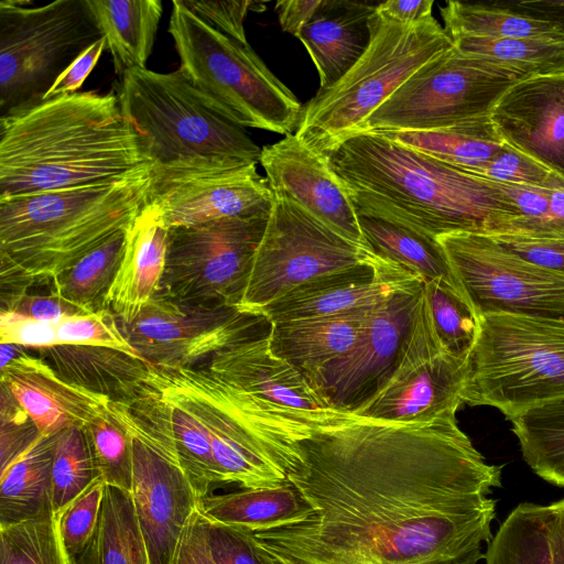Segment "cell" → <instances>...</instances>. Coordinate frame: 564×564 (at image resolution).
<instances>
[{
    "mask_svg": "<svg viewBox=\"0 0 564 564\" xmlns=\"http://www.w3.org/2000/svg\"><path fill=\"white\" fill-rule=\"evenodd\" d=\"M288 481L304 516L250 532L263 564H479L494 535L501 467L456 416H356L300 444Z\"/></svg>",
    "mask_w": 564,
    "mask_h": 564,
    "instance_id": "6da1fadb",
    "label": "cell"
},
{
    "mask_svg": "<svg viewBox=\"0 0 564 564\" xmlns=\"http://www.w3.org/2000/svg\"><path fill=\"white\" fill-rule=\"evenodd\" d=\"M327 158L356 210L394 220L433 239L456 232L505 234L520 217L495 181L382 133L351 135Z\"/></svg>",
    "mask_w": 564,
    "mask_h": 564,
    "instance_id": "7a4b0ae2",
    "label": "cell"
},
{
    "mask_svg": "<svg viewBox=\"0 0 564 564\" xmlns=\"http://www.w3.org/2000/svg\"><path fill=\"white\" fill-rule=\"evenodd\" d=\"M152 166L113 91H77L0 117V197L111 182Z\"/></svg>",
    "mask_w": 564,
    "mask_h": 564,
    "instance_id": "3957f363",
    "label": "cell"
},
{
    "mask_svg": "<svg viewBox=\"0 0 564 564\" xmlns=\"http://www.w3.org/2000/svg\"><path fill=\"white\" fill-rule=\"evenodd\" d=\"M147 382L205 427L223 484L276 487L301 459L300 444L328 427L265 403L207 368L151 366Z\"/></svg>",
    "mask_w": 564,
    "mask_h": 564,
    "instance_id": "277c9868",
    "label": "cell"
},
{
    "mask_svg": "<svg viewBox=\"0 0 564 564\" xmlns=\"http://www.w3.org/2000/svg\"><path fill=\"white\" fill-rule=\"evenodd\" d=\"M153 166L120 180L0 197V260L51 282L149 200Z\"/></svg>",
    "mask_w": 564,
    "mask_h": 564,
    "instance_id": "5b68a950",
    "label": "cell"
},
{
    "mask_svg": "<svg viewBox=\"0 0 564 564\" xmlns=\"http://www.w3.org/2000/svg\"><path fill=\"white\" fill-rule=\"evenodd\" d=\"M118 97L153 167L257 165L261 149L181 68H132Z\"/></svg>",
    "mask_w": 564,
    "mask_h": 564,
    "instance_id": "8992f818",
    "label": "cell"
},
{
    "mask_svg": "<svg viewBox=\"0 0 564 564\" xmlns=\"http://www.w3.org/2000/svg\"><path fill=\"white\" fill-rule=\"evenodd\" d=\"M453 46L433 17L404 24L379 12L371 19V40L357 63L334 85L318 89L304 106L295 135L316 153L328 154L408 78Z\"/></svg>",
    "mask_w": 564,
    "mask_h": 564,
    "instance_id": "52a82bcc",
    "label": "cell"
},
{
    "mask_svg": "<svg viewBox=\"0 0 564 564\" xmlns=\"http://www.w3.org/2000/svg\"><path fill=\"white\" fill-rule=\"evenodd\" d=\"M169 33L184 74L237 124L288 135L303 106L249 43L225 35L172 1Z\"/></svg>",
    "mask_w": 564,
    "mask_h": 564,
    "instance_id": "ba28073f",
    "label": "cell"
},
{
    "mask_svg": "<svg viewBox=\"0 0 564 564\" xmlns=\"http://www.w3.org/2000/svg\"><path fill=\"white\" fill-rule=\"evenodd\" d=\"M564 398V319L498 314L478 317L468 356L465 403L508 420Z\"/></svg>",
    "mask_w": 564,
    "mask_h": 564,
    "instance_id": "9c48e42d",
    "label": "cell"
},
{
    "mask_svg": "<svg viewBox=\"0 0 564 564\" xmlns=\"http://www.w3.org/2000/svg\"><path fill=\"white\" fill-rule=\"evenodd\" d=\"M101 32L86 0L0 2V117L41 102Z\"/></svg>",
    "mask_w": 564,
    "mask_h": 564,
    "instance_id": "30bf717a",
    "label": "cell"
},
{
    "mask_svg": "<svg viewBox=\"0 0 564 564\" xmlns=\"http://www.w3.org/2000/svg\"><path fill=\"white\" fill-rule=\"evenodd\" d=\"M380 259L296 202L273 193L264 232L232 306L258 316L267 305L304 283L344 269L376 264Z\"/></svg>",
    "mask_w": 564,
    "mask_h": 564,
    "instance_id": "8fae6325",
    "label": "cell"
},
{
    "mask_svg": "<svg viewBox=\"0 0 564 564\" xmlns=\"http://www.w3.org/2000/svg\"><path fill=\"white\" fill-rule=\"evenodd\" d=\"M524 78L453 45L408 78L358 133L433 131L487 117L505 93Z\"/></svg>",
    "mask_w": 564,
    "mask_h": 564,
    "instance_id": "7c38bea8",
    "label": "cell"
},
{
    "mask_svg": "<svg viewBox=\"0 0 564 564\" xmlns=\"http://www.w3.org/2000/svg\"><path fill=\"white\" fill-rule=\"evenodd\" d=\"M468 356L440 340L422 288L410 329L382 386L350 413L391 422H431L456 416L465 404Z\"/></svg>",
    "mask_w": 564,
    "mask_h": 564,
    "instance_id": "4fadbf2b",
    "label": "cell"
},
{
    "mask_svg": "<svg viewBox=\"0 0 564 564\" xmlns=\"http://www.w3.org/2000/svg\"><path fill=\"white\" fill-rule=\"evenodd\" d=\"M459 291L476 315L564 319V275L536 265L491 236L456 232L436 238Z\"/></svg>",
    "mask_w": 564,
    "mask_h": 564,
    "instance_id": "5bb4252c",
    "label": "cell"
},
{
    "mask_svg": "<svg viewBox=\"0 0 564 564\" xmlns=\"http://www.w3.org/2000/svg\"><path fill=\"white\" fill-rule=\"evenodd\" d=\"M269 215L227 217L171 228L159 293L178 302L232 306Z\"/></svg>",
    "mask_w": 564,
    "mask_h": 564,
    "instance_id": "9a60e30c",
    "label": "cell"
},
{
    "mask_svg": "<svg viewBox=\"0 0 564 564\" xmlns=\"http://www.w3.org/2000/svg\"><path fill=\"white\" fill-rule=\"evenodd\" d=\"M261 318L227 304H192L158 293L134 322L119 324L148 362L182 369L194 368L203 359L251 337L250 330Z\"/></svg>",
    "mask_w": 564,
    "mask_h": 564,
    "instance_id": "2e32d148",
    "label": "cell"
},
{
    "mask_svg": "<svg viewBox=\"0 0 564 564\" xmlns=\"http://www.w3.org/2000/svg\"><path fill=\"white\" fill-rule=\"evenodd\" d=\"M149 200L171 229L269 214L273 192L254 164L167 166L153 167Z\"/></svg>",
    "mask_w": 564,
    "mask_h": 564,
    "instance_id": "e0dca14e",
    "label": "cell"
},
{
    "mask_svg": "<svg viewBox=\"0 0 564 564\" xmlns=\"http://www.w3.org/2000/svg\"><path fill=\"white\" fill-rule=\"evenodd\" d=\"M133 443L131 498L150 564H173L199 497L180 464L158 449L133 423L126 405L109 403Z\"/></svg>",
    "mask_w": 564,
    "mask_h": 564,
    "instance_id": "ac0fdd59",
    "label": "cell"
},
{
    "mask_svg": "<svg viewBox=\"0 0 564 564\" xmlns=\"http://www.w3.org/2000/svg\"><path fill=\"white\" fill-rule=\"evenodd\" d=\"M422 288L397 293L373 306L352 348L306 376L334 409L354 411L386 381L410 329Z\"/></svg>",
    "mask_w": 564,
    "mask_h": 564,
    "instance_id": "d6986e66",
    "label": "cell"
},
{
    "mask_svg": "<svg viewBox=\"0 0 564 564\" xmlns=\"http://www.w3.org/2000/svg\"><path fill=\"white\" fill-rule=\"evenodd\" d=\"M214 376L279 409L325 426L356 417L334 409L295 366L275 356L267 335L239 340L209 358Z\"/></svg>",
    "mask_w": 564,
    "mask_h": 564,
    "instance_id": "ffe728a7",
    "label": "cell"
},
{
    "mask_svg": "<svg viewBox=\"0 0 564 564\" xmlns=\"http://www.w3.org/2000/svg\"><path fill=\"white\" fill-rule=\"evenodd\" d=\"M260 164L273 193L296 202L348 240L370 248L361 232L357 210L327 156L291 133L261 148Z\"/></svg>",
    "mask_w": 564,
    "mask_h": 564,
    "instance_id": "44dd1931",
    "label": "cell"
},
{
    "mask_svg": "<svg viewBox=\"0 0 564 564\" xmlns=\"http://www.w3.org/2000/svg\"><path fill=\"white\" fill-rule=\"evenodd\" d=\"M413 272L383 257L304 283L262 308L269 324L373 307L397 293L423 285Z\"/></svg>",
    "mask_w": 564,
    "mask_h": 564,
    "instance_id": "7402d4cb",
    "label": "cell"
},
{
    "mask_svg": "<svg viewBox=\"0 0 564 564\" xmlns=\"http://www.w3.org/2000/svg\"><path fill=\"white\" fill-rule=\"evenodd\" d=\"M490 118L506 144L564 180V73L519 80Z\"/></svg>",
    "mask_w": 564,
    "mask_h": 564,
    "instance_id": "603a6c76",
    "label": "cell"
},
{
    "mask_svg": "<svg viewBox=\"0 0 564 564\" xmlns=\"http://www.w3.org/2000/svg\"><path fill=\"white\" fill-rule=\"evenodd\" d=\"M4 384L40 434L85 426L110 400L62 379L42 358L28 352L0 369Z\"/></svg>",
    "mask_w": 564,
    "mask_h": 564,
    "instance_id": "cb8c5ba5",
    "label": "cell"
},
{
    "mask_svg": "<svg viewBox=\"0 0 564 564\" xmlns=\"http://www.w3.org/2000/svg\"><path fill=\"white\" fill-rule=\"evenodd\" d=\"M170 229L159 207L148 200L133 219L119 270L107 295V307L120 324H131L160 292Z\"/></svg>",
    "mask_w": 564,
    "mask_h": 564,
    "instance_id": "d4e9b609",
    "label": "cell"
},
{
    "mask_svg": "<svg viewBox=\"0 0 564 564\" xmlns=\"http://www.w3.org/2000/svg\"><path fill=\"white\" fill-rule=\"evenodd\" d=\"M379 3L322 0L299 40L319 77V89L339 80L364 55L371 40V19Z\"/></svg>",
    "mask_w": 564,
    "mask_h": 564,
    "instance_id": "484cf974",
    "label": "cell"
},
{
    "mask_svg": "<svg viewBox=\"0 0 564 564\" xmlns=\"http://www.w3.org/2000/svg\"><path fill=\"white\" fill-rule=\"evenodd\" d=\"M34 350L65 381L119 403L143 393L152 366L109 347L58 344Z\"/></svg>",
    "mask_w": 564,
    "mask_h": 564,
    "instance_id": "4316f807",
    "label": "cell"
},
{
    "mask_svg": "<svg viewBox=\"0 0 564 564\" xmlns=\"http://www.w3.org/2000/svg\"><path fill=\"white\" fill-rule=\"evenodd\" d=\"M371 308L271 323L270 348L307 376L352 348Z\"/></svg>",
    "mask_w": 564,
    "mask_h": 564,
    "instance_id": "83f0119b",
    "label": "cell"
},
{
    "mask_svg": "<svg viewBox=\"0 0 564 564\" xmlns=\"http://www.w3.org/2000/svg\"><path fill=\"white\" fill-rule=\"evenodd\" d=\"M117 74L147 68L162 17L161 0H86Z\"/></svg>",
    "mask_w": 564,
    "mask_h": 564,
    "instance_id": "f1b7e54d",
    "label": "cell"
},
{
    "mask_svg": "<svg viewBox=\"0 0 564 564\" xmlns=\"http://www.w3.org/2000/svg\"><path fill=\"white\" fill-rule=\"evenodd\" d=\"M55 438L56 434L40 435L0 473V525L20 523L54 512L52 466Z\"/></svg>",
    "mask_w": 564,
    "mask_h": 564,
    "instance_id": "f546056e",
    "label": "cell"
},
{
    "mask_svg": "<svg viewBox=\"0 0 564 564\" xmlns=\"http://www.w3.org/2000/svg\"><path fill=\"white\" fill-rule=\"evenodd\" d=\"M198 510L212 523L257 532L300 518L310 506L288 481L276 487L209 494L199 499Z\"/></svg>",
    "mask_w": 564,
    "mask_h": 564,
    "instance_id": "4dcf8cb0",
    "label": "cell"
},
{
    "mask_svg": "<svg viewBox=\"0 0 564 564\" xmlns=\"http://www.w3.org/2000/svg\"><path fill=\"white\" fill-rule=\"evenodd\" d=\"M357 215L364 238L377 254L413 272L423 282H438L459 291L436 239L378 215L360 210Z\"/></svg>",
    "mask_w": 564,
    "mask_h": 564,
    "instance_id": "1f68e13d",
    "label": "cell"
},
{
    "mask_svg": "<svg viewBox=\"0 0 564 564\" xmlns=\"http://www.w3.org/2000/svg\"><path fill=\"white\" fill-rule=\"evenodd\" d=\"M73 564H150L129 492L106 486L95 532Z\"/></svg>",
    "mask_w": 564,
    "mask_h": 564,
    "instance_id": "d6a6232c",
    "label": "cell"
},
{
    "mask_svg": "<svg viewBox=\"0 0 564 564\" xmlns=\"http://www.w3.org/2000/svg\"><path fill=\"white\" fill-rule=\"evenodd\" d=\"M382 134L466 172L489 161L505 144L490 116L440 130Z\"/></svg>",
    "mask_w": 564,
    "mask_h": 564,
    "instance_id": "836d02e7",
    "label": "cell"
},
{
    "mask_svg": "<svg viewBox=\"0 0 564 564\" xmlns=\"http://www.w3.org/2000/svg\"><path fill=\"white\" fill-rule=\"evenodd\" d=\"M440 12L443 28L452 41L460 37H528L564 42V33L557 26L516 13L498 1H447Z\"/></svg>",
    "mask_w": 564,
    "mask_h": 564,
    "instance_id": "e575fe53",
    "label": "cell"
},
{
    "mask_svg": "<svg viewBox=\"0 0 564 564\" xmlns=\"http://www.w3.org/2000/svg\"><path fill=\"white\" fill-rule=\"evenodd\" d=\"M552 514V505H518L488 544L485 564H555Z\"/></svg>",
    "mask_w": 564,
    "mask_h": 564,
    "instance_id": "d590c367",
    "label": "cell"
},
{
    "mask_svg": "<svg viewBox=\"0 0 564 564\" xmlns=\"http://www.w3.org/2000/svg\"><path fill=\"white\" fill-rule=\"evenodd\" d=\"M510 421L527 465L543 480L564 488V398L528 409Z\"/></svg>",
    "mask_w": 564,
    "mask_h": 564,
    "instance_id": "8d00e7d4",
    "label": "cell"
},
{
    "mask_svg": "<svg viewBox=\"0 0 564 564\" xmlns=\"http://www.w3.org/2000/svg\"><path fill=\"white\" fill-rule=\"evenodd\" d=\"M130 226L61 272L52 281L53 292L87 313L108 308L107 295L123 258Z\"/></svg>",
    "mask_w": 564,
    "mask_h": 564,
    "instance_id": "74e56055",
    "label": "cell"
},
{
    "mask_svg": "<svg viewBox=\"0 0 564 564\" xmlns=\"http://www.w3.org/2000/svg\"><path fill=\"white\" fill-rule=\"evenodd\" d=\"M460 52L487 58L524 77L564 73V42L528 37L453 40Z\"/></svg>",
    "mask_w": 564,
    "mask_h": 564,
    "instance_id": "f35d334b",
    "label": "cell"
},
{
    "mask_svg": "<svg viewBox=\"0 0 564 564\" xmlns=\"http://www.w3.org/2000/svg\"><path fill=\"white\" fill-rule=\"evenodd\" d=\"M154 391L172 433L180 464L200 499L210 494L215 484H223L207 431L187 409Z\"/></svg>",
    "mask_w": 564,
    "mask_h": 564,
    "instance_id": "ab89813d",
    "label": "cell"
},
{
    "mask_svg": "<svg viewBox=\"0 0 564 564\" xmlns=\"http://www.w3.org/2000/svg\"><path fill=\"white\" fill-rule=\"evenodd\" d=\"M0 564H73L58 516L0 525Z\"/></svg>",
    "mask_w": 564,
    "mask_h": 564,
    "instance_id": "60d3db41",
    "label": "cell"
},
{
    "mask_svg": "<svg viewBox=\"0 0 564 564\" xmlns=\"http://www.w3.org/2000/svg\"><path fill=\"white\" fill-rule=\"evenodd\" d=\"M99 477L84 426L67 427L57 433L52 466L54 512L59 516Z\"/></svg>",
    "mask_w": 564,
    "mask_h": 564,
    "instance_id": "b9f144b4",
    "label": "cell"
},
{
    "mask_svg": "<svg viewBox=\"0 0 564 564\" xmlns=\"http://www.w3.org/2000/svg\"><path fill=\"white\" fill-rule=\"evenodd\" d=\"M93 459L107 486L131 494L133 443L128 430L113 416L109 405L84 426Z\"/></svg>",
    "mask_w": 564,
    "mask_h": 564,
    "instance_id": "7bdbcfd3",
    "label": "cell"
},
{
    "mask_svg": "<svg viewBox=\"0 0 564 564\" xmlns=\"http://www.w3.org/2000/svg\"><path fill=\"white\" fill-rule=\"evenodd\" d=\"M435 332L451 352L467 356L478 332V316L464 295L438 282H424Z\"/></svg>",
    "mask_w": 564,
    "mask_h": 564,
    "instance_id": "ee69618b",
    "label": "cell"
},
{
    "mask_svg": "<svg viewBox=\"0 0 564 564\" xmlns=\"http://www.w3.org/2000/svg\"><path fill=\"white\" fill-rule=\"evenodd\" d=\"M56 329L58 344L109 347L141 357L110 308L66 317L56 325Z\"/></svg>",
    "mask_w": 564,
    "mask_h": 564,
    "instance_id": "f6af8a7d",
    "label": "cell"
},
{
    "mask_svg": "<svg viewBox=\"0 0 564 564\" xmlns=\"http://www.w3.org/2000/svg\"><path fill=\"white\" fill-rule=\"evenodd\" d=\"M468 173L499 183L547 189L564 184L562 177L506 143L489 161Z\"/></svg>",
    "mask_w": 564,
    "mask_h": 564,
    "instance_id": "bcb514c9",
    "label": "cell"
},
{
    "mask_svg": "<svg viewBox=\"0 0 564 564\" xmlns=\"http://www.w3.org/2000/svg\"><path fill=\"white\" fill-rule=\"evenodd\" d=\"M106 486L101 477L97 478L58 516L62 539L70 557L85 547L95 532Z\"/></svg>",
    "mask_w": 564,
    "mask_h": 564,
    "instance_id": "7dc6e473",
    "label": "cell"
},
{
    "mask_svg": "<svg viewBox=\"0 0 564 564\" xmlns=\"http://www.w3.org/2000/svg\"><path fill=\"white\" fill-rule=\"evenodd\" d=\"M0 420V473H2L21 456L41 434L10 390L2 383Z\"/></svg>",
    "mask_w": 564,
    "mask_h": 564,
    "instance_id": "c3c4849f",
    "label": "cell"
},
{
    "mask_svg": "<svg viewBox=\"0 0 564 564\" xmlns=\"http://www.w3.org/2000/svg\"><path fill=\"white\" fill-rule=\"evenodd\" d=\"M183 4L225 35L248 43L245 20L249 11L263 10L264 6L254 1H209L182 0Z\"/></svg>",
    "mask_w": 564,
    "mask_h": 564,
    "instance_id": "681fc988",
    "label": "cell"
},
{
    "mask_svg": "<svg viewBox=\"0 0 564 564\" xmlns=\"http://www.w3.org/2000/svg\"><path fill=\"white\" fill-rule=\"evenodd\" d=\"M505 248L546 270L564 275V238L489 235Z\"/></svg>",
    "mask_w": 564,
    "mask_h": 564,
    "instance_id": "f907efd6",
    "label": "cell"
},
{
    "mask_svg": "<svg viewBox=\"0 0 564 564\" xmlns=\"http://www.w3.org/2000/svg\"><path fill=\"white\" fill-rule=\"evenodd\" d=\"M0 344H15L32 349L58 345L56 324L1 311Z\"/></svg>",
    "mask_w": 564,
    "mask_h": 564,
    "instance_id": "816d5d0a",
    "label": "cell"
},
{
    "mask_svg": "<svg viewBox=\"0 0 564 564\" xmlns=\"http://www.w3.org/2000/svg\"><path fill=\"white\" fill-rule=\"evenodd\" d=\"M208 535L212 553L219 564H263L249 531L208 521Z\"/></svg>",
    "mask_w": 564,
    "mask_h": 564,
    "instance_id": "f5cc1de1",
    "label": "cell"
},
{
    "mask_svg": "<svg viewBox=\"0 0 564 564\" xmlns=\"http://www.w3.org/2000/svg\"><path fill=\"white\" fill-rule=\"evenodd\" d=\"M173 564H219L210 550L208 521L198 508L185 527Z\"/></svg>",
    "mask_w": 564,
    "mask_h": 564,
    "instance_id": "db71d44e",
    "label": "cell"
},
{
    "mask_svg": "<svg viewBox=\"0 0 564 564\" xmlns=\"http://www.w3.org/2000/svg\"><path fill=\"white\" fill-rule=\"evenodd\" d=\"M9 311L56 325L66 317L87 314L53 291L47 295L26 294Z\"/></svg>",
    "mask_w": 564,
    "mask_h": 564,
    "instance_id": "11a10c76",
    "label": "cell"
},
{
    "mask_svg": "<svg viewBox=\"0 0 564 564\" xmlns=\"http://www.w3.org/2000/svg\"><path fill=\"white\" fill-rule=\"evenodd\" d=\"M106 41L99 39L85 52H83L55 80L43 100L55 98L63 95H69L79 91L84 82L98 63L104 50Z\"/></svg>",
    "mask_w": 564,
    "mask_h": 564,
    "instance_id": "9f6ffc18",
    "label": "cell"
},
{
    "mask_svg": "<svg viewBox=\"0 0 564 564\" xmlns=\"http://www.w3.org/2000/svg\"><path fill=\"white\" fill-rule=\"evenodd\" d=\"M498 3L524 17L549 22L564 33V0H499Z\"/></svg>",
    "mask_w": 564,
    "mask_h": 564,
    "instance_id": "6f0895ef",
    "label": "cell"
},
{
    "mask_svg": "<svg viewBox=\"0 0 564 564\" xmlns=\"http://www.w3.org/2000/svg\"><path fill=\"white\" fill-rule=\"evenodd\" d=\"M322 0H285L275 3L283 31L299 39L303 28L314 18Z\"/></svg>",
    "mask_w": 564,
    "mask_h": 564,
    "instance_id": "680465c9",
    "label": "cell"
},
{
    "mask_svg": "<svg viewBox=\"0 0 564 564\" xmlns=\"http://www.w3.org/2000/svg\"><path fill=\"white\" fill-rule=\"evenodd\" d=\"M36 282L21 269L6 260H0V302L1 311L11 310Z\"/></svg>",
    "mask_w": 564,
    "mask_h": 564,
    "instance_id": "91938a15",
    "label": "cell"
},
{
    "mask_svg": "<svg viewBox=\"0 0 564 564\" xmlns=\"http://www.w3.org/2000/svg\"><path fill=\"white\" fill-rule=\"evenodd\" d=\"M433 0H389L380 2L377 12L404 24L421 22L432 15Z\"/></svg>",
    "mask_w": 564,
    "mask_h": 564,
    "instance_id": "94428289",
    "label": "cell"
},
{
    "mask_svg": "<svg viewBox=\"0 0 564 564\" xmlns=\"http://www.w3.org/2000/svg\"><path fill=\"white\" fill-rule=\"evenodd\" d=\"M549 216L535 238H564V184L549 189Z\"/></svg>",
    "mask_w": 564,
    "mask_h": 564,
    "instance_id": "6125c7cd",
    "label": "cell"
},
{
    "mask_svg": "<svg viewBox=\"0 0 564 564\" xmlns=\"http://www.w3.org/2000/svg\"><path fill=\"white\" fill-rule=\"evenodd\" d=\"M551 521V538L555 564H564V525L554 502Z\"/></svg>",
    "mask_w": 564,
    "mask_h": 564,
    "instance_id": "be15d7a7",
    "label": "cell"
},
{
    "mask_svg": "<svg viewBox=\"0 0 564 564\" xmlns=\"http://www.w3.org/2000/svg\"><path fill=\"white\" fill-rule=\"evenodd\" d=\"M0 369L25 354V347L15 344H0Z\"/></svg>",
    "mask_w": 564,
    "mask_h": 564,
    "instance_id": "e7e4bbea",
    "label": "cell"
},
{
    "mask_svg": "<svg viewBox=\"0 0 564 564\" xmlns=\"http://www.w3.org/2000/svg\"><path fill=\"white\" fill-rule=\"evenodd\" d=\"M554 505H555L556 509L558 510V513L561 516V519H562V522L564 525V499L555 501Z\"/></svg>",
    "mask_w": 564,
    "mask_h": 564,
    "instance_id": "03108f58",
    "label": "cell"
}]
</instances>
